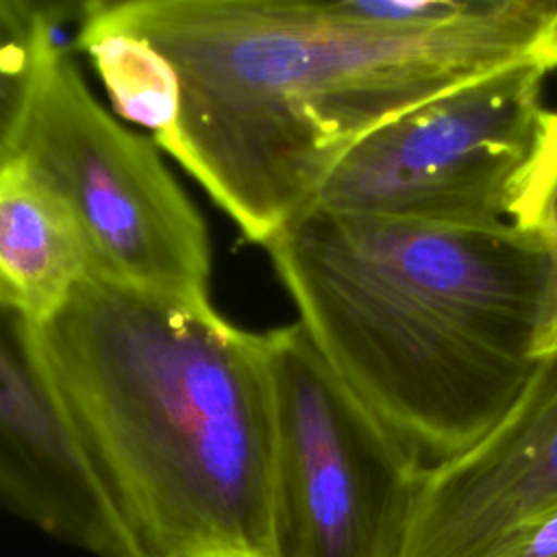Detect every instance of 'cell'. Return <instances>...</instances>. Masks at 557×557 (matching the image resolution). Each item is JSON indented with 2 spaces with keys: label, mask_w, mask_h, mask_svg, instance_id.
<instances>
[{
  "label": "cell",
  "mask_w": 557,
  "mask_h": 557,
  "mask_svg": "<svg viewBox=\"0 0 557 557\" xmlns=\"http://www.w3.org/2000/svg\"><path fill=\"white\" fill-rule=\"evenodd\" d=\"M78 50L117 115L146 126L263 248L348 144L496 59L474 15L389 28L320 0H96Z\"/></svg>",
  "instance_id": "obj_1"
},
{
  "label": "cell",
  "mask_w": 557,
  "mask_h": 557,
  "mask_svg": "<svg viewBox=\"0 0 557 557\" xmlns=\"http://www.w3.org/2000/svg\"><path fill=\"white\" fill-rule=\"evenodd\" d=\"M33 339L135 557H272L265 331L85 274Z\"/></svg>",
  "instance_id": "obj_2"
},
{
  "label": "cell",
  "mask_w": 557,
  "mask_h": 557,
  "mask_svg": "<svg viewBox=\"0 0 557 557\" xmlns=\"http://www.w3.org/2000/svg\"><path fill=\"white\" fill-rule=\"evenodd\" d=\"M265 250L320 355L424 470L476 446L550 352V261L509 222L307 209Z\"/></svg>",
  "instance_id": "obj_3"
},
{
  "label": "cell",
  "mask_w": 557,
  "mask_h": 557,
  "mask_svg": "<svg viewBox=\"0 0 557 557\" xmlns=\"http://www.w3.org/2000/svg\"><path fill=\"white\" fill-rule=\"evenodd\" d=\"M159 150L98 102L63 48L35 96L15 157L72 213L89 276L211 300L207 224Z\"/></svg>",
  "instance_id": "obj_4"
},
{
  "label": "cell",
  "mask_w": 557,
  "mask_h": 557,
  "mask_svg": "<svg viewBox=\"0 0 557 557\" xmlns=\"http://www.w3.org/2000/svg\"><path fill=\"white\" fill-rule=\"evenodd\" d=\"M274 387L272 557H405L418 459L320 355L300 322L265 331Z\"/></svg>",
  "instance_id": "obj_5"
},
{
  "label": "cell",
  "mask_w": 557,
  "mask_h": 557,
  "mask_svg": "<svg viewBox=\"0 0 557 557\" xmlns=\"http://www.w3.org/2000/svg\"><path fill=\"white\" fill-rule=\"evenodd\" d=\"M527 59L409 107L348 144L309 209L444 226H494L527 163L544 74Z\"/></svg>",
  "instance_id": "obj_6"
},
{
  "label": "cell",
  "mask_w": 557,
  "mask_h": 557,
  "mask_svg": "<svg viewBox=\"0 0 557 557\" xmlns=\"http://www.w3.org/2000/svg\"><path fill=\"white\" fill-rule=\"evenodd\" d=\"M0 500L94 557H135L39 359L33 326L2 307Z\"/></svg>",
  "instance_id": "obj_7"
},
{
  "label": "cell",
  "mask_w": 557,
  "mask_h": 557,
  "mask_svg": "<svg viewBox=\"0 0 557 557\" xmlns=\"http://www.w3.org/2000/svg\"><path fill=\"white\" fill-rule=\"evenodd\" d=\"M557 503V348L509 413L468 453L429 468L405 557H479Z\"/></svg>",
  "instance_id": "obj_8"
},
{
  "label": "cell",
  "mask_w": 557,
  "mask_h": 557,
  "mask_svg": "<svg viewBox=\"0 0 557 557\" xmlns=\"http://www.w3.org/2000/svg\"><path fill=\"white\" fill-rule=\"evenodd\" d=\"M85 274L72 213L22 159H9L0 168V307L39 326Z\"/></svg>",
  "instance_id": "obj_9"
},
{
  "label": "cell",
  "mask_w": 557,
  "mask_h": 557,
  "mask_svg": "<svg viewBox=\"0 0 557 557\" xmlns=\"http://www.w3.org/2000/svg\"><path fill=\"white\" fill-rule=\"evenodd\" d=\"M76 2L0 0V168L15 157L35 96L65 48L59 26L78 15Z\"/></svg>",
  "instance_id": "obj_10"
},
{
  "label": "cell",
  "mask_w": 557,
  "mask_h": 557,
  "mask_svg": "<svg viewBox=\"0 0 557 557\" xmlns=\"http://www.w3.org/2000/svg\"><path fill=\"white\" fill-rule=\"evenodd\" d=\"M509 224L535 235L550 261V350L557 348V113L542 111L533 150L518 172Z\"/></svg>",
  "instance_id": "obj_11"
},
{
  "label": "cell",
  "mask_w": 557,
  "mask_h": 557,
  "mask_svg": "<svg viewBox=\"0 0 557 557\" xmlns=\"http://www.w3.org/2000/svg\"><path fill=\"white\" fill-rule=\"evenodd\" d=\"M483 0H337L326 9L344 20L389 28L444 26L476 11Z\"/></svg>",
  "instance_id": "obj_12"
},
{
  "label": "cell",
  "mask_w": 557,
  "mask_h": 557,
  "mask_svg": "<svg viewBox=\"0 0 557 557\" xmlns=\"http://www.w3.org/2000/svg\"><path fill=\"white\" fill-rule=\"evenodd\" d=\"M479 557H557V503L507 529Z\"/></svg>",
  "instance_id": "obj_13"
}]
</instances>
